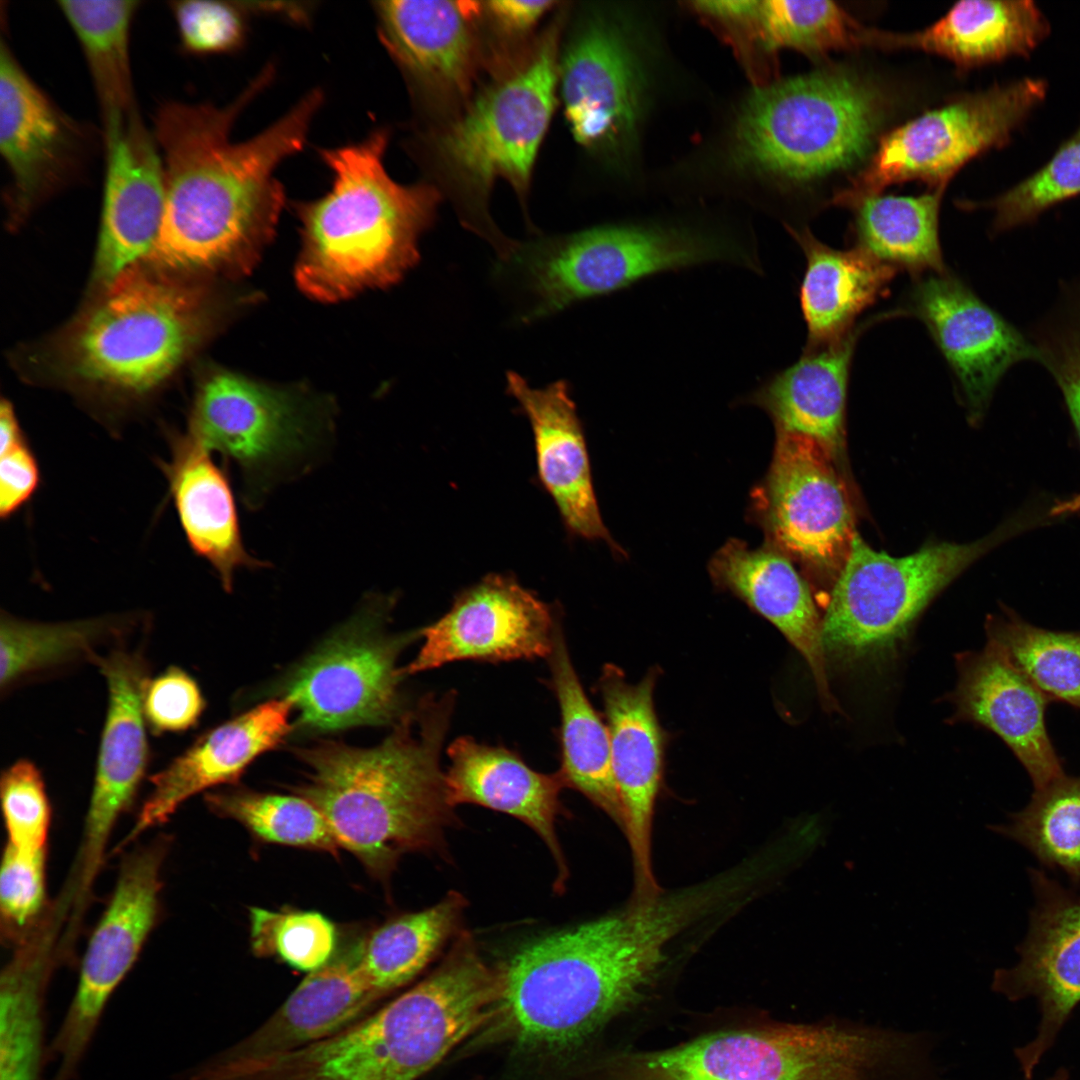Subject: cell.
Listing matches in <instances>:
<instances>
[{
	"instance_id": "1",
	"label": "cell",
	"mask_w": 1080,
	"mask_h": 1080,
	"mask_svg": "<svg viewBox=\"0 0 1080 1080\" xmlns=\"http://www.w3.org/2000/svg\"><path fill=\"white\" fill-rule=\"evenodd\" d=\"M274 73L265 67L225 106L168 101L158 107L152 132L162 159L165 205L145 260L198 277L241 275L256 264L285 202L277 169L303 149L324 99L313 89L255 136L234 141L236 120Z\"/></svg>"
},
{
	"instance_id": "2",
	"label": "cell",
	"mask_w": 1080,
	"mask_h": 1080,
	"mask_svg": "<svg viewBox=\"0 0 1080 1080\" xmlns=\"http://www.w3.org/2000/svg\"><path fill=\"white\" fill-rule=\"evenodd\" d=\"M710 914L694 886L534 938L498 971V1007L526 1043L576 1044L638 1002L672 942Z\"/></svg>"
},
{
	"instance_id": "3",
	"label": "cell",
	"mask_w": 1080,
	"mask_h": 1080,
	"mask_svg": "<svg viewBox=\"0 0 1080 1080\" xmlns=\"http://www.w3.org/2000/svg\"><path fill=\"white\" fill-rule=\"evenodd\" d=\"M454 696L425 698L372 748L326 741L298 750L309 768L296 795L313 804L340 847L373 876L399 857L439 848L452 820L440 751Z\"/></svg>"
},
{
	"instance_id": "4",
	"label": "cell",
	"mask_w": 1080,
	"mask_h": 1080,
	"mask_svg": "<svg viewBox=\"0 0 1080 1080\" xmlns=\"http://www.w3.org/2000/svg\"><path fill=\"white\" fill-rule=\"evenodd\" d=\"M39 350L57 383L130 399L160 387L206 339L214 303L198 276L142 260ZM39 368V369H40Z\"/></svg>"
},
{
	"instance_id": "5",
	"label": "cell",
	"mask_w": 1080,
	"mask_h": 1080,
	"mask_svg": "<svg viewBox=\"0 0 1080 1080\" xmlns=\"http://www.w3.org/2000/svg\"><path fill=\"white\" fill-rule=\"evenodd\" d=\"M386 129L357 143L319 150L330 189L295 204L302 250L296 282L326 302L398 282L419 260L418 241L432 224L439 195L427 184L404 185L385 167Z\"/></svg>"
},
{
	"instance_id": "6",
	"label": "cell",
	"mask_w": 1080,
	"mask_h": 1080,
	"mask_svg": "<svg viewBox=\"0 0 1080 1080\" xmlns=\"http://www.w3.org/2000/svg\"><path fill=\"white\" fill-rule=\"evenodd\" d=\"M499 975L462 933L425 980L342 1032L252 1062V1080H416L498 1007Z\"/></svg>"
},
{
	"instance_id": "7",
	"label": "cell",
	"mask_w": 1080,
	"mask_h": 1080,
	"mask_svg": "<svg viewBox=\"0 0 1080 1080\" xmlns=\"http://www.w3.org/2000/svg\"><path fill=\"white\" fill-rule=\"evenodd\" d=\"M623 1064L622 1080H904L907 1050L897 1029L831 1019L718 1031Z\"/></svg>"
},
{
	"instance_id": "8",
	"label": "cell",
	"mask_w": 1080,
	"mask_h": 1080,
	"mask_svg": "<svg viewBox=\"0 0 1080 1080\" xmlns=\"http://www.w3.org/2000/svg\"><path fill=\"white\" fill-rule=\"evenodd\" d=\"M885 98L871 81L841 68L755 87L737 114L736 159L781 180L804 182L847 168L870 148Z\"/></svg>"
},
{
	"instance_id": "9",
	"label": "cell",
	"mask_w": 1080,
	"mask_h": 1080,
	"mask_svg": "<svg viewBox=\"0 0 1080 1080\" xmlns=\"http://www.w3.org/2000/svg\"><path fill=\"white\" fill-rule=\"evenodd\" d=\"M717 261L756 265L749 252L721 237L673 228L604 225L517 242L508 258L499 261L496 275L513 282L527 298L520 319L528 323L647 276Z\"/></svg>"
},
{
	"instance_id": "10",
	"label": "cell",
	"mask_w": 1080,
	"mask_h": 1080,
	"mask_svg": "<svg viewBox=\"0 0 1080 1080\" xmlns=\"http://www.w3.org/2000/svg\"><path fill=\"white\" fill-rule=\"evenodd\" d=\"M1043 521L1021 512L969 543L940 542L896 557L855 535L823 618L827 657L846 664L895 651L928 604L986 553Z\"/></svg>"
},
{
	"instance_id": "11",
	"label": "cell",
	"mask_w": 1080,
	"mask_h": 1080,
	"mask_svg": "<svg viewBox=\"0 0 1080 1080\" xmlns=\"http://www.w3.org/2000/svg\"><path fill=\"white\" fill-rule=\"evenodd\" d=\"M1047 82L1024 77L965 95L883 136L868 164L830 203L852 209L887 187L911 180L946 187L973 158L1006 146L1045 100Z\"/></svg>"
},
{
	"instance_id": "12",
	"label": "cell",
	"mask_w": 1080,
	"mask_h": 1080,
	"mask_svg": "<svg viewBox=\"0 0 1080 1080\" xmlns=\"http://www.w3.org/2000/svg\"><path fill=\"white\" fill-rule=\"evenodd\" d=\"M324 424L317 402L303 392L217 369L197 387L186 436L235 462L251 498L310 455Z\"/></svg>"
},
{
	"instance_id": "13",
	"label": "cell",
	"mask_w": 1080,
	"mask_h": 1080,
	"mask_svg": "<svg viewBox=\"0 0 1080 1080\" xmlns=\"http://www.w3.org/2000/svg\"><path fill=\"white\" fill-rule=\"evenodd\" d=\"M558 29L528 59L484 90L437 146L447 164L480 194L499 179L523 197L553 115L558 88Z\"/></svg>"
},
{
	"instance_id": "14",
	"label": "cell",
	"mask_w": 1080,
	"mask_h": 1080,
	"mask_svg": "<svg viewBox=\"0 0 1080 1080\" xmlns=\"http://www.w3.org/2000/svg\"><path fill=\"white\" fill-rule=\"evenodd\" d=\"M167 840L130 854L84 953L77 987L49 1043L52 1080H76L117 987L133 967L159 908Z\"/></svg>"
},
{
	"instance_id": "15",
	"label": "cell",
	"mask_w": 1080,
	"mask_h": 1080,
	"mask_svg": "<svg viewBox=\"0 0 1080 1080\" xmlns=\"http://www.w3.org/2000/svg\"><path fill=\"white\" fill-rule=\"evenodd\" d=\"M376 616L358 617L290 675L284 697L299 710L302 727L331 731L402 716L396 659L412 637L382 636Z\"/></svg>"
},
{
	"instance_id": "16",
	"label": "cell",
	"mask_w": 1080,
	"mask_h": 1080,
	"mask_svg": "<svg viewBox=\"0 0 1080 1080\" xmlns=\"http://www.w3.org/2000/svg\"><path fill=\"white\" fill-rule=\"evenodd\" d=\"M94 144L92 131L43 92L2 37L0 153L10 176L5 192L9 224L23 223L40 204L74 183Z\"/></svg>"
},
{
	"instance_id": "17",
	"label": "cell",
	"mask_w": 1080,
	"mask_h": 1080,
	"mask_svg": "<svg viewBox=\"0 0 1080 1080\" xmlns=\"http://www.w3.org/2000/svg\"><path fill=\"white\" fill-rule=\"evenodd\" d=\"M839 463L817 440L777 429L767 484L770 529L782 550L832 586L857 534Z\"/></svg>"
},
{
	"instance_id": "18",
	"label": "cell",
	"mask_w": 1080,
	"mask_h": 1080,
	"mask_svg": "<svg viewBox=\"0 0 1080 1080\" xmlns=\"http://www.w3.org/2000/svg\"><path fill=\"white\" fill-rule=\"evenodd\" d=\"M904 312L927 327L954 375L972 424L983 419L997 386L1013 366L1037 362L1027 334L947 271L919 277Z\"/></svg>"
},
{
	"instance_id": "19",
	"label": "cell",
	"mask_w": 1080,
	"mask_h": 1080,
	"mask_svg": "<svg viewBox=\"0 0 1080 1080\" xmlns=\"http://www.w3.org/2000/svg\"><path fill=\"white\" fill-rule=\"evenodd\" d=\"M1029 875L1036 904L1017 947L1019 962L996 970L992 980V989L1010 1001L1033 997L1039 1003L1036 1036L1015 1050L1026 1080L1080 1002V896L1042 870L1030 869Z\"/></svg>"
},
{
	"instance_id": "20",
	"label": "cell",
	"mask_w": 1080,
	"mask_h": 1080,
	"mask_svg": "<svg viewBox=\"0 0 1080 1080\" xmlns=\"http://www.w3.org/2000/svg\"><path fill=\"white\" fill-rule=\"evenodd\" d=\"M558 622L552 608L514 577L491 574L458 594L445 615L420 631L423 645L401 673L459 660L548 658Z\"/></svg>"
},
{
	"instance_id": "21",
	"label": "cell",
	"mask_w": 1080,
	"mask_h": 1080,
	"mask_svg": "<svg viewBox=\"0 0 1080 1080\" xmlns=\"http://www.w3.org/2000/svg\"><path fill=\"white\" fill-rule=\"evenodd\" d=\"M657 674L656 669L650 670L632 684L620 668L607 664L599 679L614 779L623 809L622 830L631 850L636 901L662 893L651 861L652 823L665 746L653 700Z\"/></svg>"
},
{
	"instance_id": "22",
	"label": "cell",
	"mask_w": 1080,
	"mask_h": 1080,
	"mask_svg": "<svg viewBox=\"0 0 1080 1080\" xmlns=\"http://www.w3.org/2000/svg\"><path fill=\"white\" fill-rule=\"evenodd\" d=\"M94 663L107 683L108 708L77 862L78 880L84 886L95 880L113 827L133 803L149 754L143 708L149 679L144 656L119 648L98 655Z\"/></svg>"
},
{
	"instance_id": "23",
	"label": "cell",
	"mask_w": 1080,
	"mask_h": 1080,
	"mask_svg": "<svg viewBox=\"0 0 1080 1080\" xmlns=\"http://www.w3.org/2000/svg\"><path fill=\"white\" fill-rule=\"evenodd\" d=\"M105 168L98 245L91 283L96 291L151 253L163 220V165L153 132L136 110L103 128Z\"/></svg>"
},
{
	"instance_id": "24",
	"label": "cell",
	"mask_w": 1080,
	"mask_h": 1080,
	"mask_svg": "<svg viewBox=\"0 0 1080 1080\" xmlns=\"http://www.w3.org/2000/svg\"><path fill=\"white\" fill-rule=\"evenodd\" d=\"M558 88L576 142L604 151L630 143L642 113L643 79L617 27L599 18L578 30L559 61Z\"/></svg>"
},
{
	"instance_id": "25",
	"label": "cell",
	"mask_w": 1080,
	"mask_h": 1080,
	"mask_svg": "<svg viewBox=\"0 0 1080 1080\" xmlns=\"http://www.w3.org/2000/svg\"><path fill=\"white\" fill-rule=\"evenodd\" d=\"M958 682L951 700L955 721L996 734L1027 771L1034 790L1065 774L1049 737L1045 713L1051 703L993 643L957 655Z\"/></svg>"
},
{
	"instance_id": "26",
	"label": "cell",
	"mask_w": 1080,
	"mask_h": 1080,
	"mask_svg": "<svg viewBox=\"0 0 1080 1080\" xmlns=\"http://www.w3.org/2000/svg\"><path fill=\"white\" fill-rule=\"evenodd\" d=\"M364 938L352 941L308 973L259 1029L217 1056L240 1063L283 1054L332 1037L355 1024L381 997L362 965Z\"/></svg>"
},
{
	"instance_id": "27",
	"label": "cell",
	"mask_w": 1080,
	"mask_h": 1080,
	"mask_svg": "<svg viewBox=\"0 0 1080 1080\" xmlns=\"http://www.w3.org/2000/svg\"><path fill=\"white\" fill-rule=\"evenodd\" d=\"M293 705L273 699L207 732L151 778L152 790L135 825L123 840L166 822L188 798L236 781L260 754L278 746L291 731Z\"/></svg>"
},
{
	"instance_id": "28",
	"label": "cell",
	"mask_w": 1080,
	"mask_h": 1080,
	"mask_svg": "<svg viewBox=\"0 0 1080 1080\" xmlns=\"http://www.w3.org/2000/svg\"><path fill=\"white\" fill-rule=\"evenodd\" d=\"M474 2L375 1L372 8L383 46L420 90L465 92L476 59Z\"/></svg>"
},
{
	"instance_id": "29",
	"label": "cell",
	"mask_w": 1080,
	"mask_h": 1080,
	"mask_svg": "<svg viewBox=\"0 0 1080 1080\" xmlns=\"http://www.w3.org/2000/svg\"><path fill=\"white\" fill-rule=\"evenodd\" d=\"M447 753L450 766L444 781L449 805L477 804L525 823L546 844L558 868L556 888H564L568 868L555 829L561 813L559 794L565 786L560 774L539 773L514 752L468 736L455 739Z\"/></svg>"
},
{
	"instance_id": "30",
	"label": "cell",
	"mask_w": 1080,
	"mask_h": 1080,
	"mask_svg": "<svg viewBox=\"0 0 1080 1080\" xmlns=\"http://www.w3.org/2000/svg\"><path fill=\"white\" fill-rule=\"evenodd\" d=\"M507 391L528 417L534 435L538 475L563 522L574 534L610 542L591 478L581 423L565 381L532 388L515 372Z\"/></svg>"
},
{
	"instance_id": "31",
	"label": "cell",
	"mask_w": 1080,
	"mask_h": 1080,
	"mask_svg": "<svg viewBox=\"0 0 1080 1080\" xmlns=\"http://www.w3.org/2000/svg\"><path fill=\"white\" fill-rule=\"evenodd\" d=\"M712 571L720 584L772 623L801 654L824 710L841 711L829 685L823 619L807 582L789 559L733 541L717 553Z\"/></svg>"
},
{
	"instance_id": "32",
	"label": "cell",
	"mask_w": 1080,
	"mask_h": 1080,
	"mask_svg": "<svg viewBox=\"0 0 1080 1080\" xmlns=\"http://www.w3.org/2000/svg\"><path fill=\"white\" fill-rule=\"evenodd\" d=\"M1050 32L1047 17L1033 1L968 0L919 31H881L878 48L918 49L967 70L1030 56Z\"/></svg>"
},
{
	"instance_id": "33",
	"label": "cell",
	"mask_w": 1080,
	"mask_h": 1080,
	"mask_svg": "<svg viewBox=\"0 0 1080 1080\" xmlns=\"http://www.w3.org/2000/svg\"><path fill=\"white\" fill-rule=\"evenodd\" d=\"M172 448L164 471L184 534L230 592L239 569L266 564L245 549L229 479L211 452L186 435L174 439Z\"/></svg>"
},
{
	"instance_id": "34",
	"label": "cell",
	"mask_w": 1080,
	"mask_h": 1080,
	"mask_svg": "<svg viewBox=\"0 0 1080 1080\" xmlns=\"http://www.w3.org/2000/svg\"><path fill=\"white\" fill-rule=\"evenodd\" d=\"M863 325L840 341L805 350L790 367L774 374L753 400L774 418L777 429L817 440L840 461L845 442L849 373Z\"/></svg>"
},
{
	"instance_id": "35",
	"label": "cell",
	"mask_w": 1080,
	"mask_h": 1080,
	"mask_svg": "<svg viewBox=\"0 0 1080 1080\" xmlns=\"http://www.w3.org/2000/svg\"><path fill=\"white\" fill-rule=\"evenodd\" d=\"M787 229L806 258L799 289L808 332L805 350L836 343L853 330L861 312L887 294L897 270L858 247L831 248L808 228Z\"/></svg>"
},
{
	"instance_id": "36",
	"label": "cell",
	"mask_w": 1080,
	"mask_h": 1080,
	"mask_svg": "<svg viewBox=\"0 0 1080 1080\" xmlns=\"http://www.w3.org/2000/svg\"><path fill=\"white\" fill-rule=\"evenodd\" d=\"M561 716V766L565 786L576 789L621 829L623 809L614 779L607 725L588 700L558 622L548 656Z\"/></svg>"
},
{
	"instance_id": "37",
	"label": "cell",
	"mask_w": 1080,
	"mask_h": 1080,
	"mask_svg": "<svg viewBox=\"0 0 1080 1080\" xmlns=\"http://www.w3.org/2000/svg\"><path fill=\"white\" fill-rule=\"evenodd\" d=\"M946 187L919 196H873L855 207L853 238L877 260L914 277L947 271L938 219Z\"/></svg>"
},
{
	"instance_id": "38",
	"label": "cell",
	"mask_w": 1080,
	"mask_h": 1080,
	"mask_svg": "<svg viewBox=\"0 0 1080 1080\" xmlns=\"http://www.w3.org/2000/svg\"><path fill=\"white\" fill-rule=\"evenodd\" d=\"M138 0H59L57 5L83 52L103 128L137 110L130 62Z\"/></svg>"
},
{
	"instance_id": "39",
	"label": "cell",
	"mask_w": 1080,
	"mask_h": 1080,
	"mask_svg": "<svg viewBox=\"0 0 1080 1080\" xmlns=\"http://www.w3.org/2000/svg\"><path fill=\"white\" fill-rule=\"evenodd\" d=\"M50 952H18L0 981V1080H52L46 1039Z\"/></svg>"
},
{
	"instance_id": "40",
	"label": "cell",
	"mask_w": 1080,
	"mask_h": 1080,
	"mask_svg": "<svg viewBox=\"0 0 1080 1080\" xmlns=\"http://www.w3.org/2000/svg\"><path fill=\"white\" fill-rule=\"evenodd\" d=\"M466 903L450 892L439 903L401 915L364 938L362 965L383 996L410 982L441 950L460 925Z\"/></svg>"
},
{
	"instance_id": "41",
	"label": "cell",
	"mask_w": 1080,
	"mask_h": 1080,
	"mask_svg": "<svg viewBox=\"0 0 1080 1080\" xmlns=\"http://www.w3.org/2000/svg\"><path fill=\"white\" fill-rule=\"evenodd\" d=\"M985 631L1050 702L1080 710V631L1037 627L1006 607L987 617Z\"/></svg>"
},
{
	"instance_id": "42",
	"label": "cell",
	"mask_w": 1080,
	"mask_h": 1080,
	"mask_svg": "<svg viewBox=\"0 0 1080 1080\" xmlns=\"http://www.w3.org/2000/svg\"><path fill=\"white\" fill-rule=\"evenodd\" d=\"M120 618L100 617L44 623L2 615L0 623V688L9 690L37 672L79 658L95 661V648L110 636L121 635Z\"/></svg>"
},
{
	"instance_id": "43",
	"label": "cell",
	"mask_w": 1080,
	"mask_h": 1080,
	"mask_svg": "<svg viewBox=\"0 0 1080 1080\" xmlns=\"http://www.w3.org/2000/svg\"><path fill=\"white\" fill-rule=\"evenodd\" d=\"M991 829L1027 848L1043 865L1060 869L1080 887V776H1062L1034 790L1007 824Z\"/></svg>"
},
{
	"instance_id": "44",
	"label": "cell",
	"mask_w": 1080,
	"mask_h": 1080,
	"mask_svg": "<svg viewBox=\"0 0 1080 1080\" xmlns=\"http://www.w3.org/2000/svg\"><path fill=\"white\" fill-rule=\"evenodd\" d=\"M205 800L215 814L239 822L263 842L332 855L340 848L320 811L298 795L238 789L208 793Z\"/></svg>"
},
{
	"instance_id": "45",
	"label": "cell",
	"mask_w": 1080,
	"mask_h": 1080,
	"mask_svg": "<svg viewBox=\"0 0 1080 1080\" xmlns=\"http://www.w3.org/2000/svg\"><path fill=\"white\" fill-rule=\"evenodd\" d=\"M764 38L770 51L793 49L809 57L871 47L873 28L861 25L833 1H760Z\"/></svg>"
},
{
	"instance_id": "46",
	"label": "cell",
	"mask_w": 1080,
	"mask_h": 1080,
	"mask_svg": "<svg viewBox=\"0 0 1080 1080\" xmlns=\"http://www.w3.org/2000/svg\"><path fill=\"white\" fill-rule=\"evenodd\" d=\"M1080 195V126L1037 171L986 201L965 200L966 210L993 212L991 233L1033 224L1045 211Z\"/></svg>"
},
{
	"instance_id": "47",
	"label": "cell",
	"mask_w": 1080,
	"mask_h": 1080,
	"mask_svg": "<svg viewBox=\"0 0 1080 1080\" xmlns=\"http://www.w3.org/2000/svg\"><path fill=\"white\" fill-rule=\"evenodd\" d=\"M249 923L251 949L258 957H275L310 973L336 953V926L319 912L250 907Z\"/></svg>"
},
{
	"instance_id": "48",
	"label": "cell",
	"mask_w": 1080,
	"mask_h": 1080,
	"mask_svg": "<svg viewBox=\"0 0 1080 1080\" xmlns=\"http://www.w3.org/2000/svg\"><path fill=\"white\" fill-rule=\"evenodd\" d=\"M169 9L186 54H230L247 40L249 12L243 1L181 0L170 2Z\"/></svg>"
},
{
	"instance_id": "49",
	"label": "cell",
	"mask_w": 1080,
	"mask_h": 1080,
	"mask_svg": "<svg viewBox=\"0 0 1080 1080\" xmlns=\"http://www.w3.org/2000/svg\"><path fill=\"white\" fill-rule=\"evenodd\" d=\"M8 845L24 853L46 852L51 809L38 768L25 759L6 769L0 782Z\"/></svg>"
},
{
	"instance_id": "50",
	"label": "cell",
	"mask_w": 1080,
	"mask_h": 1080,
	"mask_svg": "<svg viewBox=\"0 0 1080 1080\" xmlns=\"http://www.w3.org/2000/svg\"><path fill=\"white\" fill-rule=\"evenodd\" d=\"M689 5L731 45L755 87L774 81L776 55L765 42L760 1H694Z\"/></svg>"
},
{
	"instance_id": "51",
	"label": "cell",
	"mask_w": 1080,
	"mask_h": 1080,
	"mask_svg": "<svg viewBox=\"0 0 1080 1080\" xmlns=\"http://www.w3.org/2000/svg\"><path fill=\"white\" fill-rule=\"evenodd\" d=\"M46 852L24 853L7 844L0 874V908L4 929L16 939L32 925L45 900Z\"/></svg>"
},
{
	"instance_id": "52",
	"label": "cell",
	"mask_w": 1080,
	"mask_h": 1080,
	"mask_svg": "<svg viewBox=\"0 0 1080 1080\" xmlns=\"http://www.w3.org/2000/svg\"><path fill=\"white\" fill-rule=\"evenodd\" d=\"M0 458V515L8 518L34 494L40 470L14 408L6 399L0 406Z\"/></svg>"
},
{
	"instance_id": "53",
	"label": "cell",
	"mask_w": 1080,
	"mask_h": 1080,
	"mask_svg": "<svg viewBox=\"0 0 1080 1080\" xmlns=\"http://www.w3.org/2000/svg\"><path fill=\"white\" fill-rule=\"evenodd\" d=\"M143 708L145 719L155 732H179L198 721L204 700L192 677L172 666L148 681Z\"/></svg>"
},
{
	"instance_id": "54",
	"label": "cell",
	"mask_w": 1080,
	"mask_h": 1080,
	"mask_svg": "<svg viewBox=\"0 0 1080 1080\" xmlns=\"http://www.w3.org/2000/svg\"><path fill=\"white\" fill-rule=\"evenodd\" d=\"M1048 373L1058 387L1080 442V333L1052 357ZM1075 505H1080L1077 501Z\"/></svg>"
},
{
	"instance_id": "55",
	"label": "cell",
	"mask_w": 1080,
	"mask_h": 1080,
	"mask_svg": "<svg viewBox=\"0 0 1080 1080\" xmlns=\"http://www.w3.org/2000/svg\"><path fill=\"white\" fill-rule=\"evenodd\" d=\"M486 9L506 29L523 32L533 27L555 4L554 1L500 0L486 2Z\"/></svg>"
},
{
	"instance_id": "56",
	"label": "cell",
	"mask_w": 1080,
	"mask_h": 1080,
	"mask_svg": "<svg viewBox=\"0 0 1080 1080\" xmlns=\"http://www.w3.org/2000/svg\"><path fill=\"white\" fill-rule=\"evenodd\" d=\"M249 13L270 16H278L297 24L308 23L312 15L311 5L301 2H246L243 1Z\"/></svg>"
},
{
	"instance_id": "57",
	"label": "cell",
	"mask_w": 1080,
	"mask_h": 1080,
	"mask_svg": "<svg viewBox=\"0 0 1080 1080\" xmlns=\"http://www.w3.org/2000/svg\"><path fill=\"white\" fill-rule=\"evenodd\" d=\"M1048 1080H1068V1072L1065 1069H1059Z\"/></svg>"
}]
</instances>
